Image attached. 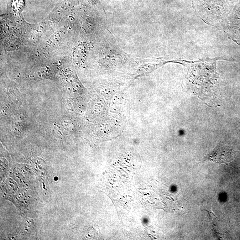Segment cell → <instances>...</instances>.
Instances as JSON below:
<instances>
[{"instance_id": "1", "label": "cell", "mask_w": 240, "mask_h": 240, "mask_svg": "<svg viewBox=\"0 0 240 240\" xmlns=\"http://www.w3.org/2000/svg\"><path fill=\"white\" fill-rule=\"evenodd\" d=\"M206 63H200L194 65L189 68V81L191 84V87L195 95L204 101L207 102L212 99L214 94L212 90L214 84L215 76V67L211 70L215 66L213 65L205 74L206 70Z\"/></svg>"}, {"instance_id": "2", "label": "cell", "mask_w": 240, "mask_h": 240, "mask_svg": "<svg viewBox=\"0 0 240 240\" xmlns=\"http://www.w3.org/2000/svg\"><path fill=\"white\" fill-rule=\"evenodd\" d=\"M232 149L227 145L220 144L212 152L206 156L205 161H211L218 164H227L232 157Z\"/></svg>"}]
</instances>
